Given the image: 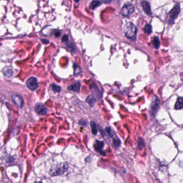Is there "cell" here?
<instances>
[{"label":"cell","instance_id":"obj_29","mask_svg":"<svg viewBox=\"0 0 183 183\" xmlns=\"http://www.w3.org/2000/svg\"><path fill=\"white\" fill-rule=\"evenodd\" d=\"M100 1L104 3H109L111 1V0H100Z\"/></svg>","mask_w":183,"mask_h":183},{"label":"cell","instance_id":"obj_16","mask_svg":"<svg viewBox=\"0 0 183 183\" xmlns=\"http://www.w3.org/2000/svg\"><path fill=\"white\" fill-rule=\"evenodd\" d=\"M152 43L153 45V47L155 48H158L160 46V41H159V38L158 37H154L153 39L152 40Z\"/></svg>","mask_w":183,"mask_h":183},{"label":"cell","instance_id":"obj_8","mask_svg":"<svg viewBox=\"0 0 183 183\" xmlns=\"http://www.w3.org/2000/svg\"><path fill=\"white\" fill-rule=\"evenodd\" d=\"M35 112L39 115H45L47 114L48 110L45 105L41 103H38L34 107Z\"/></svg>","mask_w":183,"mask_h":183},{"label":"cell","instance_id":"obj_4","mask_svg":"<svg viewBox=\"0 0 183 183\" xmlns=\"http://www.w3.org/2000/svg\"><path fill=\"white\" fill-rule=\"evenodd\" d=\"M159 107V100L158 97L155 96L153 97V100L152 101V104L150 105L149 109V113L150 116L155 117L157 112H158Z\"/></svg>","mask_w":183,"mask_h":183},{"label":"cell","instance_id":"obj_23","mask_svg":"<svg viewBox=\"0 0 183 183\" xmlns=\"http://www.w3.org/2000/svg\"><path fill=\"white\" fill-rule=\"evenodd\" d=\"M4 75H6V76L9 77L11 76L12 75V71L10 69H7L4 71Z\"/></svg>","mask_w":183,"mask_h":183},{"label":"cell","instance_id":"obj_3","mask_svg":"<svg viewBox=\"0 0 183 183\" xmlns=\"http://www.w3.org/2000/svg\"><path fill=\"white\" fill-rule=\"evenodd\" d=\"M67 167L66 164L57 165L55 167H52L51 169L49 171V174L52 176H54L60 175L65 173L67 171Z\"/></svg>","mask_w":183,"mask_h":183},{"label":"cell","instance_id":"obj_17","mask_svg":"<svg viewBox=\"0 0 183 183\" xmlns=\"http://www.w3.org/2000/svg\"><path fill=\"white\" fill-rule=\"evenodd\" d=\"M144 31L148 34H150L152 33V26L149 24H146L144 28Z\"/></svg>","mask_w":183,"mask_h":183},{"label":"cell","instance_id":"obj_2","mask_svg":"<svg viewBox=\"0 0 183 183\" xmlns=\"http://www.w3.org/2000/svg\"><path fill=\"white\" fill-rule=\"evenodd\" d=\"M180 11H181L180 4H177L170 12L166 20L167 23L169 24L173 23L175 19H176V18H177L178 16L179 15Z\"/></svg>","mask_w":183,"mask_h":183},{"label":"cell","instance_id":"obj_12","mask_svg":"<svg viewBox=\"0 0 183 183\" xmlns=\"http://www.w3.org/2000/svg\"><path fill=\"white\" fill-rule=\"evenodd\" d=\"M81 89V83L79 82L74 83L73 85H71L68 87V89L70 90L74 91L76 92H79Z\"/></svg>","mask_w":183,"mask_h":183},{"label":"cell","instance_id":"obj_14","mask_svg":"<svg viewBox=\"0 0 183 183\" xmlns=\"http://www.w3.org/2000/svg\"><path fill=\"white\" fill-rule=\"evenodd\" d=\"M183 99L182 97H179L176 103L175 108L176 110H181L183 108Z\"/></svg>","mask_w":183,"mask_h":183},{"label":"cell","instance_id":"obj_11","mask_svg":"<svg viewBox=\"0 0 183 183\" xmlns=\"http://www.w3.org/2000/svg\"><path fill=\"white\" fill-rule=\"evenodd\" d=\"M104 146V142L99 141V140H96L94 144V149L97 152H98L100 153L102 150Z\"/></svg>","mask_w":183,"mask_h":183},{"label":"cell","instance_id":"obj_24","mask_svg":"<svg viewBox=\"0 0 183 183\" xmlns=\"http://www.w3.org/2000/svg\"><path fill=\"white\" fill-rule=\"evenodd\" d=\"M106 130L110 137H112L113 136V133H112L111 128H110V127H106Z\"/></svg>","mask_w":183,"mask_h":183},{"label":"cell","instance_id":"obj_26","mask_svg":"<svg viewBox=\"0 0 183 183\" xmlns=\"http://www.w3.org/2000/svg\"><path fill=\"white\" fill-rule=\"evenodd\" d=\"M79 124L83 125V126H86L87 125V122L84 120H80L79 121Z\"/></svg>","mask_w":183,"mask_h":183},{"label":"cell","instance_id":"obj_10","mask_svg":"<svg viewBox=\"0 0 183 183\" xmlns=\"http://www.w3.org/2000/svg\"><path fill=\"white\" fill-rule=\"evenodd\" d=\"M141 5L144 11L148 15H151L152 12L149 3L146 1H144L141 2Z\"/></svg>","mask_w":183,"mask_h":183},{"label":"cell","instance_id":"obj_7","mask_svg":"<svg viewBox=\"0 0 183 183\" xmlns=\"http://www.w3.org/2000/svg\"><path fill=\"white\" fill-rule=\"evenodd\" d=\"M11 98L14 104L18 108H22V107L23 106L24 99L21 96H20L19 94H12Z\"/></svg>","mask_w":183,"mask_h":183},{"label":"cell","instance_id":"obj_15","mask_svg":"<svg viewBox=\"0 0 183 183\" xmlns=\"http://www.w3.org/2000/svg\"><path fill=\"white\" fill-rule=\"evenodd\" d=\"M100 4H101V2L100 1H99L98 0H93L90 4L89 8L91 10H94L95 8H96L97 7H99Z\"/></svg>","mask_w":183,"mask_h":183},{"label":"cell","instance_id":"obj_27","mask_svg":"<svg viewBox=\"0 0 183 183\" xmlns=\"http://www.w3.org/2000/svg\"><path fill=\"white\" fill-rule=\"evenodd\" d=\"M41 41L44 44H47V43H49V41L48 40L46 39H41Z\"/></svg>","mask_w":183,"mask_h":183},{"label":"cell","instance_id":"obj_13","mask_svg":"<svg viewBox=\"0 0 183 183\" xmlns=\"http://www.w3.org/2000/svg\"><path fill=\"white\" fill-rule=\"evenodd\" d=\"M86 102L91 107H93L94 106V104L96 102V98L94 97V94H90L86 99Z\"/></svg>","mask_w":183,"mask_h":183},{"label":"cell","instance_id":"obj_19","mask_svg":"<svg viewBox=\"0 0 183 183\" xmlns=\"http://www.w3.org/2000/svg\"><path fill=\"white\" fill-rule=\"evenodd\" d=\"M144 141L142 138H140L138 141V148L139 149L142 150L144 147Z\"/></svg>","mask_w":183,"mask_h":183},{"label":"cell","instance_id":"obj_25","mask_svg":"<svg viewBox=\"0 0 183 183\" xmlns=\"http://www.w3.org/2000/svg\"><path fill=\"white\" fill-rule=\"evenodd\" d=\"M68 41V37L67 35H65L63 36L62 38V41L64 42V43H66Z\"/></svg>","mask_w":183,"mask_h":183},{"label":"cell","instance_id":"obj_30","mask_svg":"<svg viewBox=\"0 0 183 183\" xmlns=\"http://www.w3.org/2000/svg\"><path fill=\"white\" fill-rule=\"evenodd\" d=\"M74 1H75V2H77H77H79V1H80V0H74Z\"/></svg>","mask_w":183,"mask_h":183},{"label":"cell","instance_id":"obj_6","mask_svg":"<svg viewBox=\"0 0 183 183\" xmlns=\"http://www.w3.org/2000/svg\"><path fill=\"white\" fill-rule=\"evenodd\" d=\"M134 11L135 9L132 4H126L122 7L121 12L123 16H128L134 12Z\"/></svg>","mask_w":183,"mask_h":183},{"label":"cell","instance_id":"obj_9","mask_svg":"<svg viewBox=\"0 0 183 183\" xmlns=\"http://www.w3.org/2000/svg\"><path fill=\"white\" fill-rule=\"evenodd\" d=\"M90 89L91 91L93 92V93H94V94H95L96 96V97H98V98H99V99H101L102 97L101 92H100V90L98 88V87L97 86V85L94 83L92 85H91Z\"/></svg>","mask_w":183,"mask_h":183},{"label":"cell","instance_id":"obj_28","mask_svg":"<svg viewBox=\"0 0 183 183\" xmlns=\"http://www.w3.org/2000/svg\"><path fill=\"white\" fill-rule=\"evenodd\" d=\"M61 32L57 31L55 32V36L56 37H59L61 35Z\"/></svg>","mask_w":183,"mask_h":183},{"label":"cell","instance_id":"obj_20","mask_svg":"<svg viewBox=\"0 0 183 183\" xmlns=\"http://www.w3.org/2000/svg\"><path fill=\"white\" fill-rule=\"evenodd\" d=\"M51 87L53 90L55 92V93H60V91H61V88L59 85H55V84H52Z\"/></svg>","mask_w":183,"mask_h":183},{"label":"cell","instance_id":"obj_5","mask_svg":"<svg viewBox=\"0 0 183 183\" xmlns=\"http://www.w3.org/2000/svg\"><path fill=\"white\" fill-rule=\"evenodd\" d=\"M26 85L30 90L32 91L35 90L38 87L37 79L34 77H30L26 81Z\"/></svg>","mask_w":183,"mask_h":183},{"label":"cell","instance_id":"obj_22","mask_svg":"<svg viewBox=\"0 0 183 183\" xmlns=\"http://www.w3.org/2000/svg\"><path fill=\"white\" fill-rule=\"evenodd\" d=\"M120 144H121V142H120V140L118 139H114L113 140V144L114 147L116 148L120 146Z\"/></svg>","mask_w":183,"mask_h":183},{"label":"cell","instance_id":"obj_1","mask_svg":"<svg viewBox=\"0 0 183 183\" xmlns=\"http://www.w3.org/2000/svg\"><path fill=\"white\" fill-rule=\"evenodd\" d=\"M124 32L126 37L135 40L136 37L137 28L132 22H127L124 27Z\"/></svg>","mask_w":183,"mask_h":183},{"label":"cell","instance_id":"obj_18","mask_svg":"<svg viewBox=\"0 0 183 183\" xmlns=\"http://www.w3.org/2000/svg\"><path fill=\"white\" fill-rule=\"evenodd\" d=\"M90 126L93 134H94V135H96L97 132H97L96 124V123L94 121H91L90 122Z\"/></svg>","mask_w":183,"mask_h":183},{"label":"cell","instance_id":"obj_21","mask_svg":"<svg viewBox=\"0 0 183 183\" xmlns=\"http://www.w3.org/2000/svg\"><path fill=\"white\" fill-rule=\"evenodd\" d=\"M74 75H78L81 72V68L77 65H74Z\"/></svg>","mask_w":183,"mask_h":183}]
</instances>
